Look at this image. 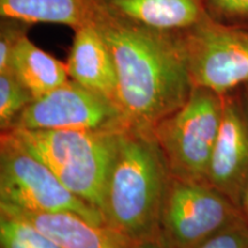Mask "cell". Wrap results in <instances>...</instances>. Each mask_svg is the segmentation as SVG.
<instances>
[{
    "instance_id": "1",
    "label": "cell",
    "mask_w": 248,
    "mask_h": 248,
    "mask_svg": "<svg viewBox=\"0 0 248 248\" xmlns=\"http://www.w3.org/2000/svg\"><path fill=\"white\" fill-rule=\"evenodd\" d=\"M117 75V106L132 128L151 130L190 98L193 84L177 32L148 29L94 7Z\"/></svg>"
},
{
    "instance_id": "2",
    "label": "cell",
    "mask_w": 248,
    "mask_h": 248,
    "mask_svg": "<svg viewBox=\"0 0 248 248\" xmlns=\"http://www.w3.org/2000/svg\"><path fill=\"white\" fill-rule=\"evenodd\" d=\"M170 178L152 130L120 133L108 175L101 214L105 223L137 243L160 237V219Z\"/></svg>"
},
{
    "instance_id": "3",
    "label": "cell",
    "mask_w": 248,
    "mask_h": 248,
    "mask_svg": "<svg viewBox=\"0 0 248 248\" xmlns=\"http://www.w3.org/2000/svg\"><path fill=\"white\" fill-rule=\"evenodd\" d=\"M8 131L42 160L68 190L101 212L107 178L122 131Z\"/></svg>"
},
{
    "instance_id": "4",
    "label": "cell",
    "mask_w": 248,
    "mask_h": 248,
    "mask_svg": "<svg viewBox=\"0 0 248 248\" xmlns=\"http://www.w3.org/2000/svg\"><path fill=\"white\" fill-rule=\"evenodd\" d=\"M224 97L193 88L183 106L152 128L171 176L207 182L219 128Z\"/></svg>"
},
{
    "instance_id": "5",
    "label": "cell",
    "mask_w": 248,
    "mask_h": 248,
    "mask_svg": "<svg viewBox=\"0 0 248 248\" xmlns=\"http://www.w3.org/2000/svg\"><path fill=\"white\" fill-rule=\"evenodd\" d=\"M0 204L29 212H70L106 224L100 210L68 190L8 130L0 133Z\"/></svg>"
},
{
    "instance_id": "6",
    "label": "cell",
    "mask_w": 248,
    "mask_h": 248,
    "mask_svg": "<svg viewBox=\"0 0 248 248\" xmlns=\"http://www.w3.org/2000/svg\"><path fill=\"white\" fill-rule=\"evenodd\" d=\"M193 88L225 95L248 83V30L204 14L176 33Z\"/></svg>"
},
{
    "instance_id": "7",
    "label": "cell",
    "mask_w": 248,
    "mask_h": 248,
    "mask_svg": "<svg viewBox=\"0 0 248 248\" xmlns=\"http://www.w3.org/2000/svg\"><path fill=\"white\" fill-rule=\"evenodd\" d=\"M240 217L239 207L209 183L170 175L160 219L170 248H195Z\"/></svg>"
},
{
    "instance_id": "8",
    "label": "cell",
    "mask_w": 248,
    "mask_h": 248,
    "mask_svg": "<svg viewBox=\"0 0 248 248\" xmlns=\"http://www.w3.org/2000/svg\"><path fill=\"white\" fill-rule=\"evenodd\" d=\"M130 126L114 102L69 78L59 88L33 99L11 129L119 132Z\"/></svg>"
},
{
    "instance_id": "9",
    "label": "cell",
    "mask_w": 248,
    "mask_h": 248,
    "mask_svg": "<svg viewBox=\"0 0 248 248\" xmlns=\"http://www.w3.org/2000/svg\"><path fill=\"white\" fill-rule=\"evenodd\" d=\"M224 97L218 137L210 159L207 183L239 207L248 182V109L238 95Z\"/></svg>"
},
{
    "instance_id": "10",
    "label": "cell",
    "mask_w": 248,
    "mask_h": 248,
    "mask_svg": "<svg viewBox=\"0 0 248 248\" xmlns=\"http://www.w3.org/2000/svg\"><path fill=\"white\" fill-rule=\"evenodd\" d=\"M0 210L24 219L61 248H131L135 244L109 225L95 224L75 213L29 212L4 204Z\"/></svg>"
},
{
    "instance_id": "11",
    "label": "cell",
    "mask_w": 248,
    "mask_h": 248,
    "mask_svg": "<svg viewBox=\"0 0 248 248\" xmlns=\"http://www.w3.org/2000/svg\"><path fill=\"white\" fill-rule=\"evenodd\" d=\"M74 31L75 35L66 61L69 78L117 106L115 64L101 32L93 22Z\"/></svg>"
},
{
    "instance_id": "12",
    "label": "cell",
    "mask_w": 248,
    "mask_h": 248,
    "mask_svg": "<svg viewBox=\"0 0 248 248\" xmlns=\"http://www.w3.org/2000/svg\"><path fill=\"white\" fill-rule=\"evenodd\" d=\"M105 13L137 26L179 32L206 14L203 0H94Z\"/></svg>"
},
{
    "instance_id": "13",
    "label": "cell",
    "mask_w": 248,
    "mask_h": 248,
    "mask_svg": "<svg viewBox=\"0 0 248 248\" xmlns=\"http://www.w3.org/2000/svg\"><path fill=\"white\" fill-rule=\"evenodd\" d=\"M7 70L17 77L33 99L51 92L69 79L66 62L38 47L28 36L14 48Z\"/></svg>"
},
{
    "instance_id": "14",
    "label": "cell",
    "mask_w": 248,
    "mask_h": 248,
    "mask_svg": "<svg viewBox=\"0 0 248 248\" xmlns=\"http://www.w3.org/2000/svg\"><path fill=\"white\" fill-rule=\"evenodd\" d=\"M94 0H0V16L73 28L92 22Z\"/></svg>"
},
{
    "instance_id": "15",
    "label": "cell",
    "mask_w": 248,
    "mask_h": 248,
    "mask_svg": "<svg viewBox=\"0 0 248 248\" xmlns=\"http://www.w3.org/2000/svg\"><path fill=\"white\" fill-rule=\"evenodd\" d=\"M0 248H61L20 217L0 210Z\"/></svg>"
},
{
    "instance_id": "16",
    "label": "cell",
    "mask_w": 248,
    "mask_h": 248,
    "mask_svg": "<svg viewBox=\"0 0 248 248\" xmlns=\"http://www.w3.org/2000/svg\"><path fill=\"white\" fill-rule=\"evenodd\" d=\"M33 100L17 77L11 70L0 73V130L11 129L21 111Z\"/></svg>"
},
{
    "instance_id": "17",
    "label": "cell",
    "mask_w": 248,
    "mask_h": 248,
    "mask_svg": "<svg viewBox=\"0 0 248 248\" xmlns=\"http://www.w3.org/2000/svg\"><path fill=\"white\" fill-rule=\"evenodd\" d=\"M31 24L13 17L1 16L0 20V73L8 69L14 48L27 36Z\"/></svg>"
},
{
    "instance_id": "18",
    "label": "cell",
    "mask_w": 248,
    "mask_h": 248,
    "mask_svg": "<svg viewBox=\"0 0 248 248\" xmlns=\"http://www.w3.org/2000/svg\"><path fill=\"white\" fill-rule=\"evenodd\" d=\"M195 248H248V225L243 217L238 218Z\"/></svg>"
},
{
    "instance_id": "19",
    "label": "cell",
    "mask_w": 248,
    "mask_h": 248,
    "mask_svg": "<svg viewBox=\"0 0 248 248\" xmlns=\"http://www.w3.org/2000/svg\"><path fill=\"white\" fill-rule=\"evenodd\" d=\"M206 13L221 22L248 20V0H203Z\"/></svg>"
},
{
    "instance_id": "20",
    "label": "cell",
    "mask_w": 248,
    "mask_h": 248,
    "mask_svg": "<svg viewBox=\"0 0 248 248\" xmlns=\"http://www.w3.org/2000/svg\"><path fill=\"white\" fill-rule=\"evenodd\" d=\"M131 248H170L168 244L164 241L162 235L155 238H150V239H145L141 241H137L133 244Z\"/></svg>"
},
{
    "instance_id": "21",
    "label": "cell",
    "mask_w": 248,
    "mask_h": 248,
    "mask_svg": "<svg viewBox=\"0 0 248 248\" xmlns=\"http://www.w3.org/2000/svg\"><path fill=\"white\" fill-rule=\"evenodd\" d=\"M239 209L241 213V216L245 219V222L248 225V182L246 186H245L243 193H241L240 202H239Z\"/></svg>"
},
{
    "instance_id": "22",
    "label": "cell",
    "mask_w": 248,
    "mask_h": 248,
    "mask_svg": "<svg viewBox=\"0 0 248 248\" xmlns=\"http://www.w3.org/2000/svg\"><path fill=\"white\" fill-rule=\"evenodd\" d=\"M246 85V106H247V109H248V83Z\"/></svg>"
}]
</instances>
